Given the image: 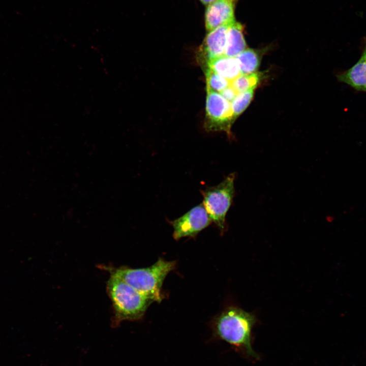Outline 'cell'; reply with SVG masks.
<instances>
[{"instance_id":"1","label":"cell","mask_w":366,"mask_h":366,"mask_svg":"<svg viewBox=\"0 0 366 366\" xmlns=\"http://www.w3.org/2000/svg\"><path fill=\"white\" fill-rule=\"evenodd\" d=\"M175 266L174 261L160 258L146 268L134 269L127 267H105L110 274H114L153 301L163 299L161 289L164 279Z\"/></svg>"},{"instance_id":"2","label":"cell","mask_w":366,"mask_h":366,"mask_svg":"<svg viewBox=\"0 0 366 366\" xmlns=\"http://www.w3.org/2000/svg\"><path fill=\"white\" fill-rule=\"evenodd\" d=\"M107 292L113 307L112 325H118L125 320L141 318L152 302L118 277L110 274Z\"/></svg>"},{"instance_id":"3","label":"cell","mask_w":366,"mask_h":366,"mask_svg":"<svg viewBox=\"0 0 366 366\" xmlns=\"http://www.w3.org/2000/svg\"><path fill=\"white\" fill-rule=\"evenodd\" d=\"M256 321L252 314L239 308L229 307L216 318L215 330L221 339L244 349L248 354L256 357L251 345V331Z\"/></svg>"},{"instance_id":"4","label":"cell","mask_w":366,"mask_h":366,"mask_svg":"<svg viewBox=\"0 0 366 366\" xmlns=\"http://www.w3.org/2000/svg\"><path fill=\"white\" fill-rule=\"evenodd\" d=\"M235 173L227 176L216 186L202 190L203 205L212 222L221 232L226 228V216L232 203L234 196Z\"/></svg>"},{"instance_id":"5","label":"cell","mask_w":366,"mask_h":366,"mask_svg":"<svg viewBox=\"0 0 366 366\" xmlns=\"http://www.w3.org/2000/svg\"><path fill=\"white\" fill-rule=\"evenodd\" d=\"M204 127L207 131H224L231 135L233 120L231 103L220 93L207 92Z\"/></svg>"},{"instance_id":"6","label":"cell","mask_w":366,"mask_h":366,"mask_svg":"<svg viewBox=\"0 0 366 366\" xmlns=\"http://www.w3.org/2000/svg\"><path fill=\"white\" fill-rule=\"evenodd\" d=\"M212 222L203 204H199L171 222L175 240L196 236Z\"/></svg>"},{"instance_id":"7","label":"cell","mask_w":366,"mask_h":366,"mask_svg":"<svg viewBox=\"0 0 366 366\" xmlns=\"http://www.w3.org/2000/svg\"><path fill=\"white\" fill-rule=\"evenodd\" d=\"M237 1L215 0L206 6L204 21L207 32L235 21L234 9Z\"/></svg>"},{"instance_id":"8","label":"cell","mask_w":366,"mask_h":366,"mask_svg":"<svg viewBox=\"0 0 366 366\" xmlns=\"http://www.w3.org/2000/svg\"><path fill=\"white\" fill-rule=\"evenodd\" d=\"M234 22L223 24L208 32L200 49L207 60L224 55L228 31Z\"/></svg>"},{"instance_id":"9","label":"cell","mask_w":366,"mask_h":366,"mask_svg":"<svg viewBox=\"0 0 366 366\" xmlns=\"http://www.w3.org/2000/svg\"><path fill=\"white\" fill-rule=\"evenodd\" d=\"M337 77L339 81L355 90L366 93V39L358 61L348 70L338 74Z\"/></svg>"},{"instance_id":"10","label":"cell","mask_w":366,"mask_h":366,"mask_svg":"<svg viewBox=\"0 0 366 366\" xmlns=\"http://www.w3.org/2000/svg\"><path fill=\"white\" fill-rule=\"evenodd\" d=\"M208 68L231 82L241 74L239 66L235 57L222 55L207 60Z\"/></svg>"},{"instance_id":"11","label":"cell","mask_w":366,"mask_h":366,"mask_svg":"<svg viewBox=\"0 0 366 366\" xmlns=\"http://www.w3.org/2000/svg\"><path fill=\"white\" fill-rule=\"evenodd\" d=\"M243 26L239 22H234L229 28L224 55L235 57L247 47L243 35Z\"/></svg>"},{"instance_id":"12","label":"cell","mask_w":366,"mask_h":366,"mask_svg":"<svg viewBox=\"0 0 366 366\" xmlns=\"http://www.w3.org/2000/svg\"><path fill=\"white\" fill-rule=\"evenodd\" d=\"M260 54L252 49L245 50L235 58L237 61L241 74L255 73L260 63Z\"/></svg>"},{"instance_id":"13","label":"cell","mask_w":366,"mask_h":366,"mask_svg":"<svg viewBox=\"0 0 366 366\" xmlns=\"http://www.w3.org/2000/svg\"><path fill=\"white\" fill-rule=\"evenodd\" d=\"M260 74L256 72L240 74L230 82V86L238 93L254 89L260 81Z\"/></svg>"},{"instance_id":"14","label":"cell","mask_w":366,"mask_h":366,"mask_svg":"<svg viewBox=\"0 0 366 366\" xmlns=\"http://www.w3.org/2000/svg\"><path fill=\"white\" fill-rule=\"evenodd\" d=\"M207 92L220 93L221 91L230 86V82L219 75L212 70L207 68L205 72Z\"/></svg>"},{"instance_id":"15","label":"cell","mask_w":366,"mask_h":366,"mask_svg":"<svg viewBox=\"0 0 366 366\" xmlns=\"http://www.w3.org/2000/svg\"><path fill=\"white\" fill-rule=\"evenodd\" d=\"M254 95V89L239 93L231 103L233 116L235 119L240 115L250 104Z\"/></svg>"},{"instance_id":"16","label":"cell","mask_w":366,"mask_h":366,"mask_svg":"<svg viewBox=\"0 0 366 366\" xmlns=\"http://www.w3.org/2000/svg\"><path fill=\"white\" fill-rule=\"evenodd\" d=\"M220 94L227 101H228L231 103L235 98L238 93L231 86H229V87L221 91Z\"/></svg>"},{"instance_id":"17","label":"cell","mask_w":366,"mask_h":366,"mask_svg":"<svg viewBox=\"0 0 366 366\" xmlns=\"http://www.w3.org/2000/svg\"><path fill=\"white\" fill-rule=\"evenodd\" d=\"M200 2L204 4V5L207 6L209 4L211 3V2H214L215 0H199Z\"/></svg>"}]
</instances>
